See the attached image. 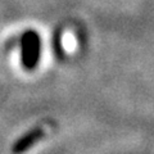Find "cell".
I'll list each match as a JSON object with an SVG mask.
<instances>
[{
  "label": "cell",
  "instance_id": "7a4b0ae2",
  "mask_svg": "<svg viewBox=\"0 0 154 154\" xmlns=\"http://www.w3.org/2000/svg\"><path fill=\"white\" fill-rule=\"evenodd\" d=\"M76 46V42H75V37L71 32H66L64 36H63V48L67 51H72Z\"/></svg>",
  "mask_w": 154,
  "mask_h": 154
},
{
  "label": "cell",
  "instance_id": "6da1fadb",
  "mask_svg": "<svg viewBox=\"0 0 154 154\" xmlns=\"http://www.w3.org/2000/svg\"><path fill=\"white\" fill-rule=\"evenodd\" d=\"M44 136V132L41 131V130H36V131H33L31 134H28L27 136H25L22 139V140H19L17 146H16V152H23L28 149L31 145H33V143L37 141L38 139H41Z\"/></svg>",
  "mask_w": 154,
  "mask_h": 154
}]
</instances>
